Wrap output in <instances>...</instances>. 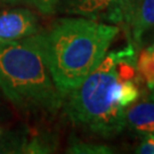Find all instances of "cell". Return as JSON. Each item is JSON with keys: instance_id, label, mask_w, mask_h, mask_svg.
<instances>
[{"instance_id": "1", "label": "cell", "mask_w": 154, "mask_h": 154, "mask_svg": "<svg viewBox=\"0 0 154 154\" xmlns=\"http://www.w3.org/2000/svg\"><path fill=\"white\" fill-rule=\"evenodd\" d=\"M137 53L131 41L107 51L103 61L75 89L65 95L64 111L74 126L98 137L125 130L126 111L139 97Z\"/></svg>"}, {"instance_id": "2", "label": "cell", "mask_w": 154, "mask_h": 154, "mask_svg": "<svg viewBox=\"0 0 154 154\" xmlns=\"http://www.w3.org/2000/svg\"><path fill=\"white\" fill-rule=\"evenodd\" d=\"M120 30L116 24L69 16L40 32L51 78L64 96L99 65Z\"/></svg>"}, {"instance_id": "3", "label": "cell", "mask_w": 154, "mask_h": 154, "mask_svg": "<svg viewBox=\"0 0 154 154\" xmlns=\"http://www.w3.org/2000/svg\"><path fill=\"white\" fill-rule=\"evenodd\" d=\"M0 89L26 118L55 116L63 107L65 96L51 78L40 32L0 44Z\"/></svg>"}, {"instance_id": "4", "label": "cell", "mask_w": 154, "mask_h": 154, "mask_svg": "<svg viewBox=\"0 0 154 154\" xmlns=\"http://www.w3.org/2000/svg\"><path fill=\"white\" fill-rule=\"evenodd\" d=\"M109 23L122 24L119 0H62L56 13Z\"/></svg>"}, {"instance_id": "5", "label": "cell", "mask_w": 154, "mask_h": 154, "mask_svg": "<svg viewBox=\"0 0 154 154\" xmlns=\"http://www.w3.org/2000/svg\"><path fill=\"white\" fill-rule=\"evenodd\" d=\"M39 33L38 17L28 8L0 11V44L11 42Z\"/></svg>"}, {"instance_id": "6", "label": "cell", "mask_w": 154, "mask_h": 154, "mask_svg": "<svg viewBox=\"0 0 154 154\" xmlns=\"http://www.w3.org/2000/svg\"><path fill=\"white\" fill-rule=\"evenodd\" d=\"M126 125L140 136L154 134V100L130 105L126 111Z\"/></svg>"}, {"instance_id": "7", "label": "cell", "mask_w": 154, "mask_h": 154, "mask_svg": "<svg viewBox=\"0 0 154 154\" xmlns=\"http://www.w3.org/2000/svg\"><path fill=\"white\" fill-rule=\"evenodd\" d=\"M152 33H154V0H142L132 18L128 37L132 44L139 46Z\"/></svg>"}, {"instance_id": "8", "label": "cell", "mask_w": 154, "mask_h": 154, "mask_svg": "<svg viewBox=\"0 0 154 154\" xmlns=\"http://www.w3.org/2000/svg\"><path fill=\"white\" fill-rule=\"evenodd\" d=\"M136 67L140 80L147 88L154 90V42L139 51Z\"/></svg>"}, {"instance_id": "9", "label": "cell", "mask_w": 154, "mask_h": 154, "mask_svg": "<svg viewBox=\"0 0 154 154\" xmlns=\"http://www.w3.org/2000/svg\"><path fill=\"white\" fill-rule=\"evenodd\" d=\"M67 153H83V154H107L112 153L113 149L110 146L103 144L85 143L79 139H72L70 146L67 147Z\"/></svg>"}, {"instance_id": "10", "label": "cell", "mask_w": 154, "mask_h": 154, "mask_svg": "<svg viewBox=\"0 0 154 154\" xmlns=\"http://www.w3.org/2000/svg\"><path fill=\"white\" fill-rule=\"evenodd\" d=\"M142 0H119L120 5V11L122 15V26L123 30L126 31L127 35H129V29L130 24L136 11L138 9V6L140 4Z\"/></svg>"}, {"instance_id": "11", "label": "cell", "mask_w": 154, "mask_h": 154, "mask_svg": "<svg viewBox=\"0 0 154 154\" xmlns=\"http://www.w3.org/2000/svg\"><path fill=\"white\" fill-rule=\"evenodd\" d=\"M62 0H32V4L41 14L53 15L57 11L58 5Z\"/></svg>"}, {"instance_id": "12", "label": "cell", "mask_w": 154, "mask_h": 154, "mask_svg": "<svg viewBox=\"0 0 154 154\" xmlns=\"http://www.w3.org/2000/svg\"><path fill=\"white\" fill-rule=\"evenodd\" d=\"M143 137V142L135 152L139 154H154V134H149Z\"/></svg>"}, {"instance_id": "13", "label": "cell", "mask_w": 154, "mask_h": 154, "mask_svg": "<svg viewBox=\"0 0 154 154\" xmlns=\"http://www.w3.org/2000/svg\"><path fill=\"white\" fill-rule=\"evenodd\" d=\"M0 2L8 5H18V4H31L32 0H0Z\"/></svg>"}, {"instance_id": "14", "label": "cell", "mask_w": 154, "mask_h": 154, "mask_svg": "<svg viewBox=\"0 0 154 154\" xmlns=\"http://www.w3.org/2000/svg\"><path fill=\"white\" fill-rule=\"evenodd\" d=\"M5 131H6L5 128H4L2 126H0V138H1V136L4 135V132H5Z\"/></svg>"}]
</instances>
